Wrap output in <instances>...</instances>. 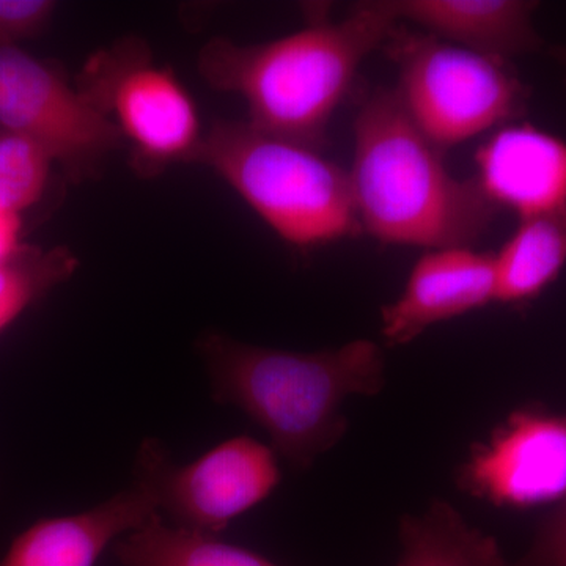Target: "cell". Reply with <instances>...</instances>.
<instances>
[{
  "label": "cell",
  "mask_w": 566,
  "mask_h": 566,
  "mask_svg": "<svg viewBox=\"0 0 566 566\" xmlns=\"http://www.w3.org/2000/svg\"><path fill=\"white\" fill-rule=\"evenodd\" d=\"M211 397L260 424L274 452L297 471L333 449L348 430L349 395H376L386 382L385 354L370 340L318 353H293L233 340L216 331L197 344Z\"/></svg>",
  "instance_id": "cell-3"
},
{
  "label": "cell",
  "mask_w": 566,
  "mask_h": 566,
  "mask_svg": "<svg viewBox=\"0 0 566 566\" xmlns=\"http://www.w3.org/2000/svg\"><path fill=\"white\" fill-rule=\"evenodd\" d=\"M156 515L151 494L133 482L91 510L36 521L13 539L0 566H95L112 542Z\"/></svg>",
  "instance_id": "cell-12"
},
{
  "label": "cell",
  "mask_w": 566,
  "mask_h": 566,
  "mask_svg": "<svg viewBox=\"0 0 566 566\" xmlns=\"http://www.w3.org/2000/svg\"><path fill=\"white\" fill-rule=\"evenodd\" d=\"M566 264V210L521 218L494 253V303L521 304L545 292Z\"/></svg>",
  "instance_id": "cell-14"
},
{
  "label": "cell",
  "mask_w": 566,
  "mask_h": 566,
  "mask_svg": "<svg viewBox=\"0 0 566 566\" xmlns=\"http://www.w3.org/2000/svg\"><path fill=\"white\" fill-rule=\"evenodd\" d=\"M0 125L36 142L77 182L95 177L125 145L59 66L17 44H0Z\"/></svg>",
  "instance_id": "cell-8"
},
{
  "label": "cell",
  "mask_w": 566,
  "mask_h": 566,
  "mask_svg": "<svg viewBox=\"0 0 566 566\" xmlns=\"http://www.w3.org/2000/svg\"><path fill=\"white\" fill-rule=\"evenodd\" d=\"M77 259L69 248L22 244L0 263V333L31 305L76 273Z\"/></svg>",
  "instance_id": "cell-17"
},
{
  "label": "cell",
  "mask_w": 566,
  "mask_h": 566,
  "mask_svg": "<svg viewBox=\"0 0 566 566\" xmlns=\"http://www.w3.org/2000/svg\"><path fill=\"white\" fill-rule=\"evenodd\" d=\"M115 557L120 566H277L218 536L170 526L159 515L118 538Z\"/></svg>",
  "instance_id": "cell-16"
},
{
  "label": "cell",
  "mask_w": 566,
  "mask_h": 566,
  "mask_svg": "<svg viewBox=\"0 0 566 566\" xmlns=\"http://www.w3.org/2000/svg\"><path fill=\"white\" fill-rule=\"evenodd\" d=\"M21 214L0 210V263L21 249Z\"/></svg>",
  "instance_id": "cell-21"
},
{
  "label": "cell",
  "mask_w": 566,
  "mask_h": 566,
  "mask_svg": "<svg viewBox=\"0 0 566 566\" xmlns=\"http://www.w3.org/2000/svg\"><path fill=\"white\" fill-rule=\"evenodd\" d=\"M74 85L117 126L136 174L151 178L191 163L205 134L196 103L177 74L155 62L145 41L129 36L96 51Z\"/></svg>",
  "instance_id": "cell-6"
},
{
  "label": "cell",
  "mask_w": 566,
  "mask_h": 566,
  "mask_svg": "<svg viewBox=\"0 0 566 566\" xmlns=\"http://www.w3.org/2000/svg\"><path fill=\"white\" fill-rule=\"evenodd\" d=\"M382 48L397 65L406 112L441 153L526 114L528 87L504 59L400 24Z\"/></svg>",
  "instance_id": "cell-5"
},
{
  "label": "cell",
  "mask_w": 566,
  "mask_h": 566,
  "mask_svg": "<svg viewBox=\"0 0 566 566\" xmlns=\"http://www.w3.org/2000/svg\"><path fill=\"white\" fill-rule=\"evenodd\" d=\"M482 191L517 218L566 210V140L532 125L495 129L475 153Z\"/></svg>",
  "instance_id": "cell-11"
},
{
  "label": "cell",
  "mask_w": 566,
  "mask_h": 566,
  "mask_svg": "<svg viewBox=\"0 0 566 566\" xmlns=\"http://www.w3.org/2000/svg\"><path fill=\"white\" fill-rule=\"evenodd\" d=\"M397 25L389 0L360 2L344 20L314 18L307 28L266 43L214 36L200 50L197 66L211 88L244 99L253 128L322 151L357 71Z\"/></svg>",
  "instance_id": "cell-1"
},
{
  "label": "cell",
  "mask_w": 566,
  "mask_h": 566,
  "mask_svg": "<svg viewBox=\"0 0 566 566\" xmlns=\"http://www.w3.org/2000/svg\"><path fill=\"white\" fill-rule=\"evenodd\" d=\"M191 163L222 178L285 243L316 248L363 233L348 170L322 151L218 122Z\"/></svg>",
  "instance_id": "cell-4"
},
{
  "label": "cell",
  "mask_w": 566,
  "mask_h": 566,
  "mask_svg": "<svg viewBox=\"0 0 566 566\" xmlns=\"http://www.w3.org/2000/svg\"><path fill=\"white\" fill-rule=\"evenodd\" d=\"M400 543L398 566H512L493 536L469 526L444 501L403 516Z\"/></svg>",
  "instance_id": "cell-15"
},
{
  "label": "cell",
  "mask_w": 566,
  "mask_h": 566,
  "mask_svg": "<svg viewBox=\"0 0 566 566\" xmlns=\"http://www.w3.org/2000/svg\"><path fill=\"white\" fill-rule=\"evenodd\" d=\"M401 21L464 50L509 61L539 50L535 2L526 0H389Z\"/></svg>",
  "instance_id": "cell-13"
},
{
  "label": "cell",
  "mask_w": 566,
  "mask_h": 566,
  "mask_svg": "<svg viewBox=\"0 0 566 566\" xmlns=\"http://www.w3.org/2000/svg\"><path fill=\"white\" fill-rule=\"evenodd\" d=\"M512 566H566V499L546 517L526 556Z\"/></svg>",
  "instance_id": "cell-20"
},
{
  "label": "cell",
  "mask_w": 566,
  "mask_h": 566,
  "mask_svg": "<svg viewBox=\"0 0 566 566\" xmlns=\"http://www.w3.org/2000/svg\"><path fill=\"white\" fill-rule=\"evenodd\" d=\"M274 450L237 436L188 464L175 463L161 439L137 449L133 482L151 494L170 526L218 536L233 520L259 505L281 483Z\"/></svg>",
  "instance_id": "cell-7"
},
{
  "label": "cell",
  "mask_w": 566,
  "mask_h": 566,
  "mask_svg": "<svg viewBox=\"0 0 566 566\" xmlns=\"http://www.w3.org/2000/svg\"><path fill=\"white\" fill-rule=\"evenodd\" d=\"M57 3L52 0H0V44H20L46 31Z\"/></svg>",
  "instance_id": "cell-19"
},
{
  "label": "cell",
  "mask_w": 566,
  "mask_h": 566,
  "mask_svg": "<svg viewBox=\"0 0 566 566\" xmlns=\"http://www.w3.org/2000/svg\"><path fill=\"white\" fill-rule=\"evenodd\" d=\"M551 55L556 59L558 65L562 66L565 71V81H566V46H554L551 48Z\"/></svg>",
  "instance_id": "cell-22"
},
{
  "label": "cell",
  "mask_w": 566,
  "mask_h": 566,
  "mask_svg": "<svg viewBox=\"0 0 566 566\" xmlns=\"http://www.w3.org/2000/svg\"><path fill=\"white\" fill-rule=\"evenodd\" d=\"M495 300L494 253L474 248L433 249L412 268L403 293L382 308L387 345H406L428 327Z\"/></svg>",
  "instance_id": "cell-10"
},
{
  "label": "cell",
  "mask_w": 566,
  "mask_h": 566,
  "mask_svg": "<svg viewBox=\"0 0 566 566\" xmlns=\"http://www.w3.org/2000/svg\"><path fill=\"white\" fill-rule=\"evenodd\" d=\"M468 493L499 506H532L566 499V417L515 412L460 471Z\"/></svg>",
  "instance_id": "cell-9"
},
{
  "label": "cell",
  "mask_w": 566,
  "mask_h": 566,
  "mask_svg": "<svg viewBox=\"0 0 566 566\" xmlns=\"http://www.w3.org/2000/svg\"><path fill=\"white\" fill-rule=\"evenodd\" d=\"M353 133L348 172L363 233L433 251L474 248L490 232L499 208L475 178L450 174L395 88L365 96Z\"/></svg>",
  "instance_id": "cell-2"
},
{
  "label": "cell",
  "mask_w": 566,
  "mask_h": 566,
  "mask_svg": "<svg viewBox=\"0 0 566 566\" xmlns=\"http://www.w3.org/2000/svg\"><path fill=\"white\" fill-rule=\"evenodd\" d=\"M52 166L55 163L36 142L0 125V210L21 214L39 203Z\"/></svg>",
  "instance_id": "cell-18"
}]
</instances>
